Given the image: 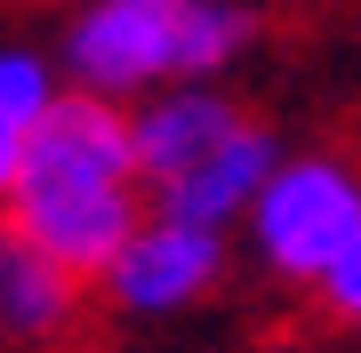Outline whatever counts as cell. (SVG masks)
<instances>
[{
	"label": "cell",
	"instance_id": "8992f818",
	"mask_svg": "<svg viewBox=\"0 0 361 353\" xmlns=\"http://www.w3.org/2000/svg\"><path fill=\"white\" fill-rule=\"evenodd\" d=\"M233 129H241V113H233L225 97H209V89H177V97H161V105H145L137 113V169H145V185L185 177L209 144H225Z\"/></svg>",
	"mask_w": 361,
	"mask_h": 353
},
{
	"label": "cell",
	"instance_id": "6da1fadb",
	"mask_svg": "<svg viewBox=\"0 0 361 353\" xmlns=\"http://www.w3.org/2000/svg\"><path fill=\"white\" fill-rule=\"evenodd\" d=\"M137 120L104 89H73L40 113L25 177L0 201L8 241L56 257L65 273H104L137 233Z\"/></svg>",
	"mask_w": 361,
	"mask_h": 353
},
{
	"label": "cell",
	"instance_id": "30bf717a",
	"mask_svg": "<svg viewBox=\"0 0 361 353\" xmlns=\"http://www.w3.org/2000/svg\"><path fill=\"white\" fill-rule=\"evenodd\" d=\"M0 265H8V241H0Z\"/></svg>",
	"mask_w": 361,
	"mask_h": 353
},
{
	"label": "cell",
	"instance_id": "7a4b0ae2",
	"mask_svg": "<svg viewBox=\"0 0 361 353\" xmlns=\"http://www.w3.org/2000/svg\"><path fill=\"white\" fill-rule=\"evenodd\" d=\"M249 40L233 0H89L65 32V65L80 89L129 97L153 80H201Z\"/></svg>",
	"mask_w": 361,
	"mask_h": 353
},
{
	"label": "cell",
	"instance_id": "52a82bcc",
	"mask_svg": "<svg viewBox=\"0 0 361 353\" xmlns=\"http://www.w3.org/2000/svg\"><path fill=\"white\" fill-rule=\"evenodd\" d=\"M73 281L56 257H40V249L8 241V265H0V321L16 329V337H49L56 321H73Z\"/></svg>",
	"mask_w": 361,
	"mask_h": 353
},
{
	"label": "cell",
	"instance_id": "3957f363",
	"mask_svg": "<svg viewBox=\"0 0 361 353\" xmlns=\"http://www.w3.org/2000/svg\"><path fill=\"white\" fill-rule=\"evenodd\" d=\"M353 225H361V177L345 161H281L257 193V249L289 281L322 289L337 249L353 241Z\"/></svg>",
	"mask_w": 361,
	"mask_h": 353
},
{
	"label": "cell",
	"instance_id": "ba28073f",
	"mask_svg": "<svg viewBox=\"0 0 361 353\" xmlns=\"http://www.w3.org/2000/svg\"><path fill=\"white\" fill-rule=\"evenodd\" d=\"M49 105H56L49 65H40L32 49H0V201H8L16 177H25V144H32V129H40Z\"/></svg>",
	"mask_w": 361,
	"mask_h": 353
},
{
	"label": "cell",
	"instance_id": "9c48e42d",
	"mask_svg": "<svg viewBox=\"0 0 361 353\" xmlns=\"http://www.w3.org/2000/svg\"><path fill=\"white\" fill-rule=\"evenodd\" d=\"M322 297H329L337 321H361V225H353V241L337 249V265L322 273Z\"/></svg>",
	"mask_w": 361,
	"mask_h": 353
},
{
	"label": "cell",
	"instance_id": "5b68a950",
	"mask_svg": "<svg viewBox=\"0 0 361 353\" xmlns=\"http://www.w3.org/2000/svg\"><path fill=\"white\" fill-rule=\"evenodd\" d=\"M273 169H281V161H273V137L241 120V129H233L225 144H209V153H201L185 177H169V185H161V217L225 225V217L257 209V193H265V177H273Z\"/></svg>",
	"mask_w": 361,
	"mask_h": 353
},
{
	"label": "cell",
	"instance_id": "277c9868",
	"mask_svg": "<svg viewBox=\"0 0 361 353\" xmlns=\"http://www.w3.org/2000/svg\"><path fill=\"white\" fill-rule=\"evenodd\" d=\"M225 249H217V225H193V217H161V225H137L129 249L104 265L113 297L129 314H169V305H193L209 281H217Z\"/></svg>",
	"mask_w": 361,
	"mask_h": 353
}]
</instances>
